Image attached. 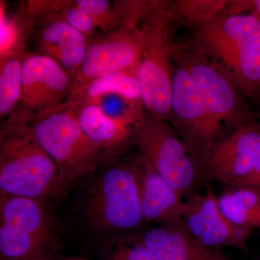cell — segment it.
<instances>
[{"label":"cell","instance_id":"10","mask_svg":"<svg viewBox=\"0 0 260 260\" xmlns=\"http://www.w3.org/2000/svg\"><path fill=\"white\" fill-rule=\"evenodd\" d=\"M214 180L232 186L260 162V126L246 124L222 138L203 159Z\"/></svg>","mask_w":260,"mask_h":260},{"label":"cell","instance_id":"26","mask_svg":"<svg viewBox=\"0 0 260 260\" xmlns=\"http://www.w3.org/2000/svg\"><path fill=\"white\" fill-rule=\"evenodd\" d=\"M260 186V162L250 173L239 179L232 184V187L236 186H249V187H257Z\"/></svg>","mask_w":260,"mask_h":260},{"label":"cell","instance_id":"3","mask_svg":"<svg viewBox=\"0 0 260 260\" xmlns=\"http://www.w3.org/2000/svg\"><path fill=\"white\" fill-rule=\"evenodd\" d=\"M29 124L38 143L55 162L67 186L93 172L107 157L84 133L75 104L70 101L30 112Z\"/></svg>","mask_w":260,"mask_h":260},{"label":"cell","instance_id":"14","mask_svg":"<svg viewBox=\"0 0 260 260\" xmlns=\"http://www.w3.org/2000/svg\"><path fill=\"white\" fill-rule=\"evenodd\" d=\"M138 241L155 260H229L197 240L181 220L153 228Z\"/></svg>","mask_w":260,"mask_h":260},{"label":"cell","instance_id":"25","mask_svg":"<svg viewBox=\"0 0 260 260\" xmlns=\"http://www.w3.org/2000/svg\"><path fill=\"white\" fill-rule=\"evenodd\" d=\"M108 260H155L139 242L117 243Z\"/></svg>","mask_w":260,"mask_h":260},{"label":"cell","instance_id":"24","mask_svg":"<svg viewBox=\"0 0 260 260\" xmlns=\"http://www.w3.org/2000/svg\"><path fill=\"white\" fill-rule=\"evenodd\" d=\"M61 14L70 26L83 34L87 39L95 34L97 27L93 19L75 2L65 5Z\"/></svg>","mask_w":260,"mask_h":260},{"label":"cell","instance_id":"29","mask_svg":"<svg viewBox=\"0 0 260 260\" xmlns=\"http://www.w3.org/2000/svg\"><path fill=\"white\" fill-rule=\"evenodd\" d=\"M256 188H257V189H259V190H260V186H257V187H256Z\"/></svg>","mask_w":260,"mask_h":260},{"label":"cell","instance_id":"1","mask_svg":"<svg viewBox=\"0 0 260 260\" xmlns=\"http://www.w3.org/2000/svg\"><path fill=\"white\" fill-rule=\"evenodd\" d=\"M16 110V109H15ZM5 121L0 133L1 194L41 200L67 185L55 162L38 143L22 107Z\"/></svg>","mask_w":260,"mask_h":260},{"label":"cell","instance_id":"11","mask_svg":"<svg viewBox=\"0 0 260 260\" xmlns=\"http://www.w3.org/2000/svg\"><path fill=\"white\" fill-rule=\"evenodd\" d=\"M73 77L55 60L40 53L25 55L22 68L21 107L36 113L66 100Z\"/></svg>","mask_w":260,"mask_h":260},{"label":"cell","instance_id":"19","mask_svg":"<svg viewBox=\"0 0 260 260\" xmlns=\"http://www.w3.org/2000/svg\"><path fill=\"white\" fill-rule=\"evenodd\" d=\"M223 216L236 226L260 228V190L256 187L236 186L218 198Z\"/></svg>","mask_w":260,"mask_h":260},{"label":"cell","instance_id":"23","mask_svg":"<svg viewBox=\"0 0 260 260\" xmlns=\"http://www.w3.org/2000/svg\"><path fill=\"white\" fill-rule=\"evenodd\" d=\"M75 4L93 19L97 28L111 32L125 24V18L120 9L107 0H78Z\"/></svg>","mask_w":260,"mask_h":260},{"label":"cell","instance_id":"12","mask_svg":"<svg viewBox=\"0 0 260 260\" xmlns=\"http://www.w3.org/2000/svg\"><path fill=\"white\" fill-rule=\"evenodd\" d=\"M182 218L191 235L213 249L224 246L244 247L252 230L231 223L220 211L218 198L211 190L186 202Z\"/></svg>","mask_w":260,"mask_h":260},{"label":"cell","instance_id":"22","mask_svg":"<svg viewBox=\"0 0 260 260\" xmlns=\"http://www.w3.org/2000/svg\"><path fill=\"white\" fill-rule=\"evenodd\" d=\"M229 1L225 0H178L171 3V20L196 27V29L223 13Z\"/></svg>","mask_w":260,"mask_h":260},{"label":"cell","instance_id":"18","mask_svg":"<svg viewBox=\"0 0 260 260\" xmlns=\"http://www.w3.org/2000/svg\"><path fill=\"white\" fill-rule=\"evenodd\" d=\"M111 94L121 95L132 102L142 104L141 86L137 73L118 71L103 75L72 92L66 100L77 105H83Z\"/></svg>","mask_w":260,"mask_h":260},{"label":"cell","instance_id":"2","mask_svg":"<svg viewBox=\"0 0 260 260\" xmlns=\"http://www.w3.org/2000/svg\"><path fill=\"white\" fill-rule=\"evenodd\" d=\"M191 45L235 85L241 94L260 93V20L225 14L196 29Z\"/></svg>","mask_w":260,"mask_h":260},{"label":"cell","instance_id":"4","mask_svg":"<svg viewBox=\"0 0 260 260\" xmlns=\"http://www.w3.org/2000/svg\"><path fill=\"white\" fill-rule=\"evenodd\" d=\"M171 3L153 2L138 24L142 45L137 75L141 86V102L150 115L168 120L173 87Z\"/></svg>","mask_w":260,"mask_h":260},{"label":"cell","instance_id":"16","mask_svg":"<svg viewBox=\"0 0 260 260\" xmlns=\"http://www.w3.org/2000/svg\"><path fill=\"white\" fill-rule=\"evenodd\" d=\"M75 105L84 133L102 149L107 156L124 146L133 131L135 132L137 126L112 119L95 104Z\"/></svg>","mask_w":260,"mask_h":260},{"label":"cell","instance_id":"5","mask_svg":"<svg viewBox=\"0 0 260 260\" xmlns=\"http://www.w3.org/2000/svg\"><path fill=\"white\" fill-rule=\"evenodd\" d=\"M83 208L95 230L121 232L139 226L144 219L135 169L120 164L104 168L88 186Z\"/></svg>","mask_w":260,"mask_h":260},{"label":"cell","instance_id":"7","mask_svg":"<svg viewBox=\"0 0 260 260\" xmlns=\"http://www.w3.org/2000/svg\"><path fill=\"white\" fill-rule=\"evenodd\" d=\"M172 62V96L169 119L190 156L203 160L220 140L218 136L221 128L210 116L186 68L173 57Z\"/></svg>","mask_w":260,"mask_h":260},{"label":"cell","instance_id":"20","mask_svg":"<svg viewBox=\"0 0 260 260\" xmlns=\"http://www.w3.org/2000/svg\"><path fill=\"white\" fill-rule=\"evenodd\" d=\"M24 55L13 53L1 58L0 68V116L9 117L20 104L22 96V68Z\"/></svg>","mask_w":260,"mask_h":260},{"label":"cell","instance_id":"21","mask_svg":"<svg viewBox=\"0 0 260 260\" xmlns=\"http://www.w3.org/2000/svg\"><path fill=\"white\" fill-rule=\"evenodd\" d=\"M51 240L0 225L1 259H22L47 254Z\"/></svg>","mask_w":260,"mask_h":260},{"label":"cell","instance_id":"15","mask_svg":"<svg viewBox=\"0 0 260 260\" xmlns=\"http://www.w3.org/2000/svg\"><path fill=\"white\" fill-rule=\"evenodd\" d=\"M139 183L140 204L144 221L165 224L181 220L185 203L182 196L166 182L141 158L135 169Z\"/></svg>","mask_w":260,"mask_h":260},{"label":"cell","instance_id":"17","mask_svg":"<svg viewBox=\"0 0 260 260\" xmlns=\"http://www.w3.org/2000/svg\"><path fill=\"white\" fill-rule=\"evenodd\" d=\"M0 200L1 224L51 240L50 220L40 200L3 194Z\"/></svg>","mask_w":260,"mask_h":260},{"label":"cell","instance_id":"8","mask_svg":"<svg viewBox=\"0 0 260 260\" xmlns=\"http://www.w3.org/2000/svg\"><path fill=\"white\" fill-rule=\"evenodd\" d=\"M172 56L187 70L208 112L220 128L223 124L234 125L236 129L248 124L240 92L206 56L191 44H173Z\"/></svg>","mask_w":260,"mask_h":260},{"label":"cell","instance_id":"27","mask_svg":"<svg viewBox=\"0 0 260 260\" xmlns=\"http://www.w3.org/2000/svg\"><path fill=\"white\" fill-rule=\"evenodd\" d=\"M0 260H51L50 256L49 254H45V255L35 256V257L28 258V259H1Z\"/></svg>","mask_w":260,"mask_h":260},{"label":"cell","instance_id":"9","mask_svg":"<svg viewBox=\"0 0 260 260\" xmlns=\"http://www.w3.org/2000/svg\"><path fill=\"white\" fill-rule=\"evenodd\" d=\"M141 54L142 45L138 28L127 24L108 32L104 37L88 42L70 94L109 73L118 71L137 73Z\"/></svg>","mask_w":260,"mask_h":260},{"label":"cell","instance_id":"6","mask_svg":"<svg viewBox=\"0 0 260 260\" xmlns=\"http://www.w3.org/2000/svg\"><path fill=\"white\" fill-rule=\"evenodd\" d=\"M135 135L142 158L181 196L190 190L196 180V167L167 120L143 114Z\"/></svg>","mask_w":260,"mask_h":260},{"label":"cell","instance_id":"28","mask_svg":"<svg viewBox=\"0 0 260 260\" xmlns=\"http://www.w3.org/2000/svg\"><path fill=\"white\" fill-rule=\"evenodd\" d=\"M68 260H85L84 259H81V258H76V259H70Z\"/></svg>","mask_w":260,"mask_h":260},{"label":"cell","instance_id":"13","mask_svg":"<svg viewBox=\"0 0 260 260\" xmlns=\"http://www.w3.org/2000/svg\"><path fill=\"white\" fill-rule=\"evenodd\" d=\"M58 8L45 12L39 10V28L37 45L40 54L55 60L66 70L73 80L85 56L88 40L70 26ZM32 13V12H30Z\"/></svg>","mask_w":260,"mask_h":260}]
</instances>
